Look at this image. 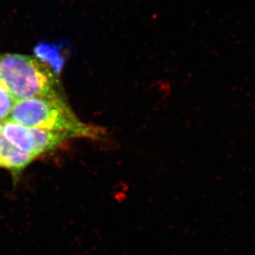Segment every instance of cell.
<instances>
[{"mask_svg": "<svg viewBox=\"0 0 255 255\" xmlns=\"http://www.w3.org/2000/svg\"><path fill=\"white\" fill-rule=\"evenodd\" d=\"M17 100L10 94L7 87L0 82V123L8 120Z\"/></svg>", "mask_w": 255, "mask_h": 255, "instance_id": "6", "label": "cell"}, {"mask_svg": "<svg viewBox=\"0 0 255 255\" xmlns=\"http://www.w3.org/2000/svg\"><path fill=\"white\" fill-rule=\"evenodd\" d=\"M0 133L2 137L13 146L37 156L30 128L7 120L0 123Z\"/></svg>", "mask_w": 255, "mask_h": 255, "instance_id": "3", "label": "cell"}, {"mask_svg": "<svg viewBox=\"0 0 255 255\" xmlns=\"http://www.w3.org/2000/svg\"><path fill=\"white\" fill-rule=\"evenodd\" d=\"M0 82L17 101L56 94L50 69L35 58L24 55L0 56Z\"/></svg>", "mask_w": 255, "mask_h": 255, "instance_id": "2", "label": "cell"}, {"mask_svg": "<svg viewBox=\"0 0 255 255\" xmlns=\"http://www.w3.org/2000/svg\"><path fill=\"white\" fill-rule=\"evenodd\" d=\"M31 135L33 137L36 155L51 151L63 144L69 136L64 133L56 132L51 130H42L30 128Z\"/></svg>", "mask_w": 255, "mask_h": 255, "instance_id": "5", "label": "cell"}, {"mask_svg": "<svg viewBox=\"0 0 255 255\" xmlns=\"http://www.w3.org/2000/svg\"><path fill=\"white\" fill-rule=\"evenodd\" d=\"M35 158L36 156L34 154L17 149L3 138L0 148V166L7 168L13 173H18Z\"/></svg>", "mask_w": 255, "mask_h": 255, "instance_id": "4", "label": "cell"}, {"mask_svg": "<svg viewBox=\"0 0 255 255\" xmlns=\"http://www.w3.org/2000/svg\"><path fill=\"white\" fill-rule=\"evenodd\" d=\"M8 120L27 128L64 133L70 138L103 140L107 134L104 128L81 123L56 94L17 101Z\"/></svg>", "mask_w": 255, "mask_h": 255, "instance_id": "1", "label": "cell"}, {"mask_svg": "<svg viewBox=\"0 0 255 255\" xmlns=\"http://www.w3.org/2000/svg\"><path fill=\"white\" fill-rule=\"evenodd\" d=\"M36 53L37 56L41 58V60H46L47 62L50 63L54 69L56 70H59V68L61 66L60 64V59L56 52H52L51 48H49L48 46H41L36 49Z\"/></svg>", "mask_w": 255, "mask_h": 255, "instance_id": "7", "label": "cell"}, {"mask_svg": "<svg viewBox=\"0 0 255 255\" xmlns=\"http://www.w3.org/2000/svg\"><path fill=\"white\" fill-rule=\"evenodd\" d=\"M2 140H3V137H2V135L0 133V148H1V145H2Z\"/></svg>", "mask_w": 255, "mask_h": 255, "instance_id": "8", "label": "cell"}]
</instances>
